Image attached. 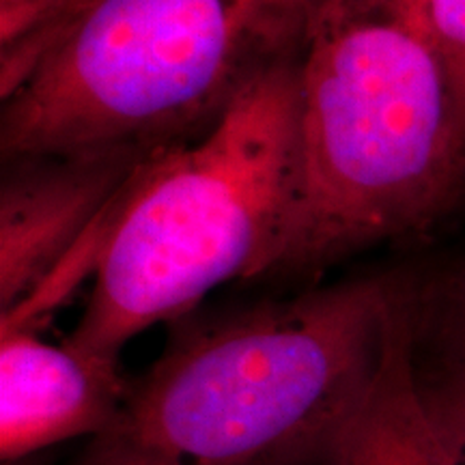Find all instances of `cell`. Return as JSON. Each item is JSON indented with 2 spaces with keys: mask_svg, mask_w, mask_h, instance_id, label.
<instances>
[{
  "mask_svg": "<svg viewBox=\"0 0 465 465\" xmlns=\"http://www.w3.org/2000/svg\"><path fill=\"white\" fill-rule=\"evenodd\" d=\"M300 52L254 75L201 136L138 171L67 342L119 356L220 284L272 274L298 194Z\"/></svg>",
  "mask_w": 465,
  "mask_h": 465,
  "instance_id": "cell-4",
  "label": "cell"
},
{
  "mask_svg": "<svg viewBox=\"0 0 465 465\" xmlns=\"http://www.w3.org/2000/svg\"><path fill=\"white\" fill-rule=\"evenodd\" d=\"M89 0H0V58L26 50Z\"/></svg>",
  "mask_w": 465,
  "mask_h": 465,
  "instance_id": "cell-9",
  "label": "cell"
},
{
  "mask_svg": "<svg viewBox=\"0 0 465 465\" xmlns=\"http://www.w3.org/2000/svg\"><path fill=\"white\" fill-rule=\"evenodd\" d=\"M418 381L450 465H465V380L418 373Z\"/></svg>",
  "mask_w": 465,
  "mask_h": 465,
  "instance_id": "cell-10",
  "label": "cell"
},
{
  "mask_svg": "<svg viewBox=\"0 0 465 465\" xmlns=\"http://www.w3.org/2000/svg\"><path fill=\"white\" fill-rule=\"evenodd\" d=\"M431 42L465 130V0H394Z\"/></svg>",
  "mask_w": 465,
  "mask_h": 465,
  "instance_id": "cell-8",
  "label": "cell"
},
{
  "mask_svg": "<svg viewBox=\"0 0 465 465\" xmlns=\"http://www.w3.org/2000/svg\"><path fill=\"white\" fill-rule=\"evenodd\" d=\"M438 325V341L444 345L440 358V369L420 375L463 377L465 380V302L455 304L444 319H433ZM418 369V366H416Z\"/></svg>",
  "mask_w": 465,
  "mask_h": 465,
  "instance_id": "cell-11",
  "label": "cell"
},
{
  "mask_svg": "<svg viewBox=\"0 0 465 465\" xmlns=\"http://www.w3.org/2000/svg\"><path fill=\"white\" fill-rule=\"evenodd\" d=\"M332 465H450L418 381L410 287L380 373L349 420Z\"/></svg>",
  "mask_w": 465,
  "mask_h": 465,
  "instance_id": "cell-7",
  "label": "cell"
},
{
  "mask_svg": "<svg viewBox=\"0 0 465 465\" xmlns=\"http://www.w3.org/2000/svg\"><path fill=\"white\" fill-rule=\"evenodd\" d=\"M127 386L119 356L52 345L37 328H0V457L9 463L95 438L114 420Z\"/></svg>",
  "mask_w": 465,
  "mask_h": 465,
  "instance_id": "cell-6",
  "label": "cell"
},
{
  "mask_svg": "<svg viewBox=\"0 0 465 465\" xmlns=\"http://www.w3.org/2000/svg\"><path fill=\"white\" fill-rule=\"evenodd\" d=\"M155 153L160 151L119 147L3 160V312L37 293L74 254L104 240L116 201Z\"/></svg>",
  "mask_w": 465,
  "mask_h": 465,
  "instance_id": "cell-5",
  "label": "cell"
},
{
  "mask_svg": "<svg viewBox=\"0 0 465 465\" xmlns=\"http://www.w3.org/2000/svg\"><path fill=\"white\" fill-rule=\"evenodd\" d=\"M405 289L358 278L179 319L69 465H332Z\"/></svg>",
  "mask_w": 465,
  "mask_h": 465,
  "instance_id": "cell-1",
  "label": "cell"
},
{
  "mask_svg": "<svg viewBox=\"0 0 465 465\" xmlns=\"http://www.w3.org/2000/svg\"><path fill=\"white\" fill-rule=\"evenodd\" d=\"M317 0H89L0 61L3 160L194 141L298 54Z\"/></svg>",
  "mask_w": 465,
  "mask_h": 465,
  "instance_id": "cell-3",
  "label": "cell"
},
{
  "mask_svg": "<svg viewBox=\"0 0 465 465\" xmlns=\"http://www.w3.org/2000/svg\"><path fill=\"white\" fill-rule=\"evenodd\" d=\"M465 185V130L394 0H317L300 52L298 194L272 274H312L424 229Z\"/></svg>",
  "mask_w": 465,
  "mask_h": 465,
  "instance_id": "cell-2",
  "label": "cell"
}]
</instances>
